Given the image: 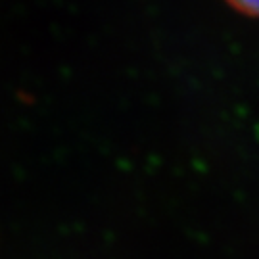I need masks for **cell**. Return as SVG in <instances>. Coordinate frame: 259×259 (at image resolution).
I'll return each instance as SVG.
<instances>
[{
  "label": "cell",
  "mask_w": 259,
  "mask_h": 259,
  "mask_svg": "<svg viewBox=\"0 0 259 259\" xmlns=\"http://www.w3.org/2000/svg\"><path fill=\"white\" fill-rule=\"evenodd\" d=\"M234 10H238L246 16L259 18V0H227Z\"/></svg>",
  "instance_id": "1"
}]
</instances>
